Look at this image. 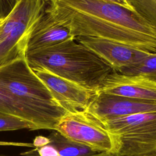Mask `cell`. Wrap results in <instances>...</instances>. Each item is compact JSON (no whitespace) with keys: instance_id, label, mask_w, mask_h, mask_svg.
Returning <instances> with one entry per match:
<instances>
[{"instance_id":"1","label":"cell","mask_w":156,"mask_h":156,"mask_svg":"<svg viewBox=\"0 0 156 156\" xmlns=\"http://www.w3.org/2000/svg\"><path fill=\"white\" fill-rule=\"evenodd\" d=\"M45 10L74 38L94 37L156 53V31L133 10L103 0H47Z\"/></svg>"},{"instance_id":"2","label":"cell","mask_w":156,"mask_h":156,"mask_svg":"<svg viewBox=\"0 0 156 156\" xmlns=\"http://www.w3.org/2000/svg\"><path fill=\"white\" fill-rule=\"evenodd\" d=\"M34 71L47 70L85 88L99 92L115 70L88 48L69 40L26 53Z\"/></svg>"},{"instance_id":"3","label":"cell","mask_w":156,"mask_h":156,"mask_svg":"<svg viewBox=\"0 0 156 156\" xmlns=\"http://www.w3.org/2000/svg\"><path fill=\"white\" fill-rule=\"evenodd\" d=\"M0 88L23 105L60 120L68 112L30 68L26 55L0 66Z\"/></svg>"},{"instance_id":"4","label":"cell","mask_w":156,"mask_h":156,"mask_svg":"<svg viewBox=\"0 0 156 156\" xmlns=\"http://www.w3.org/2000/svg\"><path fill=\"white\" fill-rule=\"evenodd\" d=\"M46 4L47 0H18L0 23V66L26 55L30 36Z\"/></svg>"},{"instance_id":"5","label":"cell","mask_w":156,"mask_h":156,"mask_svg":"<svg viewBox=\"0 0 156 156\" xmlns=\"http://www.w3.org/2000/svg\"><path fill=\"white\" fill-rule=\"evenodd\" d=\"M102 124L115 137L116 156H132L156 149V112L130 115Z\"/></svg>"},{"instance_id":"6","label":"cell","mask_w":156,"mask_h":156,"mask_svg":"<svg viewBox=\"0 0 156 156\" xmlns=\"http://www.w3.org/2000/svg\"><path fill=\"white\" fill-rule=\"evenodd\" d=\"M54 130L71 140L115 155L116 143L114 136L86 110L67 112Z\"/></svg>"},{"instance_id":"7","label":"cell","mask_w":156,"mask_h":156,"mask_svg":"<svg viewBox=\"0 0 156 156\" xmlns=\"http://www.w3.org/2000/svg\"><path fill=\"white\" fill-rule=\"evenodd\" d=\"M86 111L103 123L130 115L156 112V101L98 92Z\"/></svg>"},{"instance_id":"8","label":"cell","mask_w":156,"mask_h":156,"mask_svg":"<svg viewBox=\"0 0 156 156\" xmlns=\"http://www.w3.org/2000/svg\"><path fill=\"white\" fill-rule=\"evenodd\" d=\"M54 100L68 112L86 110L98 91L85 88L45 69L34 71Z\"/></svg>"},{"instance_id":"9","label":"cell","mask_w":156,"mask_h":156,"mask_svg":"<svg viewBox=\"0 0 156 156\" xmlns=\"http://www.w3.org/2000/svg\"><path fill=\"white\" fill-rule=\"evenodd\" d=\"M75 40L90 49L116 72L151 54L132 46L100 37H78Z\"/></svg>"},{"instance_id":"10","label":"cell","mask_w":156,"mask_h":156,"mask_svg":"<svg viewBox=\"0 0 156 156\" xmlns=\"http://www.w3.org/2000/svg\"><path fill=\"white\" fill-rule=\"evenodd\" d=\"M99 92L156 101V82L144 76L115 71L107 77Z\"/></svg>"},{"instance_id":"11","label":"cell","mask_w":156,"mask_h":156,"mask_svg":"<svg viewBox=\"0 0 156 156\" xmlns=\"http://www.w3.org/2000/svg\"><path fill=\"white\" fill-rule=\"evenodd\" d=\"M74 39L68 29L56 22L46 10L35 25L28 41L26 52Z\"/></svg>"},{"instance_id":"12","label":"cell","mask_w":156,"mask_h":156,"mask_svg":"<svg viewBox=\"0 0 156 156\" xmlns=\"http://www.w3.org/2000/svg\"><path fill=\"white\" fill-rule=\"evenodd\" d=\"M0 113L22 119L30 124L34 130H55L59 119L17 101L0 88Z\"/></svg>"},{"instance_id":"13","label":"cell","mask_w":156,"mask_h":156,"mask_svg":"<svg viewBox=\"0 0 156 156\" xmlns=\"http://www.w3.org/2000/svg\"><path fill=\"white\" fill-rule=\"evenodd\" d=\"M48 138L50 143L57 149L60 156H97L103 153L71 140L55 130L51 132Z\"/></svg>"},{"instance_id":"14","label":"cell","mask_w":156,"mask_h":156,"mask_svg":"<svg viewBox=\"0 0 156 156\" xmlns=\"http://www.w3.org/2000/svg\"><path fill=\"white\" fill-rule=\"evenodd\" d=\"M118 72L144 76L156 82V53H151L137 63L121 68Z\"/></svg>"},{"instance_id":"15","label":"cell","mask_w":156,"mask_h":156,"mask_svg":"<svg viewBox=\"0 0 156 156\" xmlns=\"http://www.w3.org/2000/svg\"><path fill=\"white\" fill-rule=\"evenodd\" d=\"M132 9L156 31V0H126Z\"/></svg>"},{"instance_id":"16","label":"cell","mask_w":156,"mask_h":156,"mask_svg":"<svg viewBox=\"0 0 156 156\" xmlns=\"http://www.w3.org/2000/svg\"><path fill=\"white\" fill-rule=\"evenodd\" d=\"M22 129L34 130L33 126L27 121L17 117L0 113V132Z\"/></svg>"},{"instance_id":"17","label":"cell","mask_w":156,"mask_h":156,"mask_svg":"<svg viewBox=\"0 0 156 156\" xmlns=\"http://www.w3.org/2000/svg\"><path fill=\"white\" fill-rule=\"evenodd\" d=\"M21 154L24 156H60L57 149L50 142L45 146Z\"/></svg>"},{"instance_id":"18","label":"cell","mask_w":156,"mask_h":156,"mask_svg":"<svg viewBox=\"0 0 156 156\" xmlns=\"http://www.w3.org/2000/svg\"><path fill=\"white\" fill-rule=\"evenodd\" d=\"M18 0H0V18L4 19L14 8Z\"/></svg>"},{"instance_id":"19","label":"cell","mask_w":156,"mask_h":156,"mask_svg":"<svg viewBox=\"0 0 156 156\" xmlns=\"http://www.w3.org/2000/svg\"><path fill=\"white\" fill-rule=\"evenodd\" d=\"M50 140L48 137L43 136H37L35 138L33 143V146L35 147V148H38L45 146L49 143Z\"/></svg>"},{"instance_id":"20","label":"cell","mask_w":156,"mask_h":156,"mask_svg":"<svg viewBox=\"0 0 156 156\" xmlns=\"http://www.w3.org/2000/svg\"><path fill=\"white\" fill-rule=\"evenodd\" d=\"M103 1H108V2H113V3H116V4H118L119 5H121L124 7H126V8H128V9H130L132 10V8L128 5L126 0H103Z\"/></svg>"},{"instance_id":"21","label":"cell","mask_w":156,"mask_h":156,"mask_svg":"<svg viewBox=\"0 0 156 156\" xmlns=\"http://www.w3.org/2000/svg\"><path fill=\"white\" fill-rule=\"evenodd\" d=\"M132 156H156V149H154V150H152L149 152H145V153L135 155H132Z\"/></svg>"},{"instance_id":"22","label":"cell","mask_w":156,"mask_h":156,"mask_svg":"<svg viewBox=\"0 0 156 156\" xmlns=\"http://www.w3.org/2000/svg\"><path fill=\"white\" fill-rule=\"evenodd\" d=\"M97 156H116L115 154L110 152H103Z\"/></svg>"},{"instance_id":"23","label":"cell","mask_w":156,"mask_h":156,"mask_svg":"<svg viewBox=\"0 0 156 156\" xmlns=\"http://www.w3.org/2000/svg\"><path fill=\"white\" fill-rule=\"evenodd\" d=\"M3 20H4V19H2V18H0V23H1Z\"/></svg>"},{"instance_id":"24","label":"cell","mask_w":156,"mask_h":156,"mask_svg":"<svg viewBox=\"0 0 156 156\" xmlns=\"http://www.w3.org/2000/svg\"><path fill=\"white\" fill-rule=\"evenodd\" d=\"M0 156H5V155H0Z\"/></svg>"}]
</instances>
